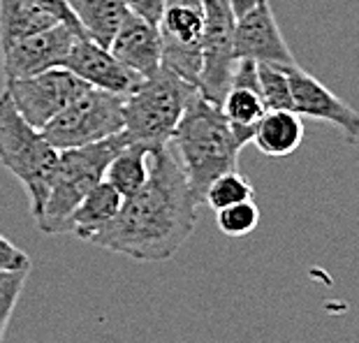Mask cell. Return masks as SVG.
Segmentation results:
<instances>
[{"label": "cell", "instance_id": "cell-1", "mask_svg": "<svg viewBox=\"0 0 359 343\" xmlns=\"http://www.w3.org/2000/svg\"><path fill=\"white\" fill-rule=\"evenodd\" d=\"M197 209L200 202L170 142L158 144L151 149L147 184L123 197L116 218L90 237V243L135 262H167L193 237Z\"/></svg>", "mask_w": 359, "mask_h": 343}, {"label": "cell", "instance_id": "cell-2", "mask_svg": "<svg viewBox=\"0 0 359 343\" xmlns=\"http://www.w3.org/2000/svg\"><path fill=\"white\" fill-rule=\"evenodd\" d=\"M170 147L200 204L213 179L236 170L239 151L243 149L220 112V105L206 100L202 93H197L186 107L177 130L170 137Z\"/></svg>", "mask_w": 359, "mask_h": 343}, {"label": "cell", "instance_id": "cell-3", "mask_svg": "<svg viewBox=\"0 0 359 343\" xmlns=\"http://www.w3.org/2000/svg\"><path fill=\"white\" fill-rule=\"evenodd\" d=\"M126 144V135L118 133L102 142L86 144V147L58 151V163L47 202H44L42 213L35 218L37 227L44 234H67L72 211L90 190L104 181L107 165Z\"/></svg>", "mask_w": 359, "mask_h": 343}, {"label": "cell", "instance_id": "cell-4", "mask_svg": "<svg viewBox=\"0 0 359 343\" xmlns=\"http://www.w3.org/2000/svg\"><path fill=\"white\" fill-rule=\"evenodd\" d=\"M200 93L195 83L179 77L167 65L144 77L123 97V135L128 142L167 144L190 100Z\"/></svg>", "mask_w": 359, "mask_h": 343}, {"label": "cell", "instance_id": "cell-5", "mask_svg": "<svg viewBox=\"0 0 359 343\" xmlns=\"http://www.w3.org/2000/svg\"><path fill=\"white\" fill-rule=\"evenodd\" d=\"M58 151L21 116L10 93H0V165L10 170L30 197V211L37 218L47 202L53 172H56Z\"/></svg>", "mask_w": 359, "mask_h": 343}, {"label": "cell", "instance_id": "cell-6", "mask_svg": "<svg viewBox=\"0 0 359 343\" xmlns=\"http://www.w3.org/2000/svg\"><path fill=\"white\" fill-rule=\"evenodd\" d=\"M118 133H123V95L93 86L42 128V135L56 151L86 147Z\"/></svg>", "mask_w": 359, "mask_h": 343}, {"label": "cell", "instance_id": "cell-7", "mask_svg": "<svg viewBox=\"0 0 359 343\" xmlns=\"http://www.w3.org/2000/svg\"><path fill=\"white\" fill-rule=\"evenodd\" d=\"M163 37V65L190 83H200L204 0H165L158 21Z\"/></svg>", "mask_w": 359, "mask_h": 343}, {"label": "cell", "instance_id": "cell-8", "mask_svg": "<svg viewBox=\"0 0 359 343\" xmlns=\"http://www.w3.org/2000/svg\"><path fill=\"white\" fill-rule=\"evenodd\" d=\"M236 14L232 0H204V37H202V72L200 93L206 100L220 105L232 81Z\"/></svg>", "mask_w": 359, "mask_h": 343}, {"label": "cell", "instance_id": "cell-9", "mask_svg": "<svg viewBox=\"0 0 359 343\" xmlns=\"http://www.w3.org/2000/svg\"><path fill=\"white\" fill-rule=\"evenodd\" d=\"M86 88L88 83L65 67H51V70L33 74V77L5 81V90L10 93L17 112L37 130H42L56 114L63 112Z\"/></svg>", "mask_w": 359, "mask_h": 343}, {"label": "cell", "instance_id": "cell-10", "mask_svg": "<svg viewBox=\"0 0 359 343\" xmlns=\"http://www.w3.org/2000/svg\"><path fill=\"white\" fill-rule=\"evenodd\" d=\"M79 37L81 35L72 26L58 21V24L40 30V33H33L24 40L14 42L10 49L0 51L3 53L5 81L33 77V74L47 72L51 67H60Z\"/></svg>", "mask_w": 359, "mask_h": 343}, {"label": "cell", "instance_id": "cell-11", "mask_svg": "<svg viewBox=\"0 0 359 343\" xmlns=\"http://www.w3.org/2000/svg\"><path fill=\"white\" fill-rule=\"evenodd\" d=\"M290 79V93H292V109L299 116H309L316 121L336 126L348 142L359 140V112L348 102H343L339 95H334L323 81L313 77L297 63L285 65Z\"/></svg>", "mask_w": 359, "mask_h": 343}, {"label": "cell", "instance_id": "cell-12", "mask_svg": "<svg viewBox=\"0 0 359 343\" xmlns=\"http://www.w3.org/2000/svg\"><path fill=\"white\" fill-rule=\"evenodd\" d=\"M234 56L236 60L255 63L292 65L297 63L273 17L269 0H257L248 12L236 17L234 26Z\"/></svg>", "mask_w": 359, "mask_h": 343}, {"label": "cell", "instance_id": "cell-13", "mask_svg": "<svg viewBox=\"0 0 359 343\" xmlns=\"http://www.w3.org/2000/svg\"><path fill=\"white\" fill-rule=\"evenodd\" d=\"M60 67L77 74L88 86L123 97L133 93L142 81L140 74L126 67L109 49L100 47L90 37H79Z\"/></svg>", "mask_w": 359, "mask_h": 343}, {"label": "cell", "instance_id": "cell-14", "mask_svg": "<svg viewBox=\"0 0 359 343\" xmlns=\"http://www.w3.org/2000/svg\"><path fill=\"white\" fill-rule=\"evenodd\" d=\"M220 112L230 123L234 137L241 142V147L250 144L255 126L266 112L262 93H259L255 60H236L232 81L220 100Z\"/></svg>", "mask_w": 359, "mask_h": 343}, {"label": "cell", "instance_id": "cell-15", "mask_svg": "<svg viewBox=\"0 0 359 343\" xmlns=\"http://www.w3.org/2000/svg\"><path fill=\"white\" fill-rule=\"evenodd\" d=\"M109 51L140 77H151L163 65V37L156 24L130 12L118 26Z\"/></svg>", "mask_w": 359, "mask_h": 343}, {"label": "cell", "instance_id": "cell-16", "mask_svg": "<svg viewBox=\"0 0 359 343\" xmlns=\"http://www.w3.org/2000/svg\"><path fill=\"white\" fill-rule=\"evenodd\" d=\"M304 142V121L294 109H266L255 126L253 140L259 154L269 158L292 156Z\"/></svg>", "mask_w": 359, "mask_h": 343}, {"label": "cell", "instance_id": "cell-17", "mask_svg": "<svg viewBox=\"0 0 359 343\" xmlns=\"http://www.w3.org/2000/svg\"><path fill=\"white\" fill-rule=\"evenodd\" d=\"M123 204V195L107 181H100L90 193L77 204L72 211L70 223H67V234H74L77 239L90 241L97 232L104 230L107 225L116 218Z\"/></svg>", "mask_w": 359, "mask_h": 343}, {"label": "cell", "instance_id": "cell-18", "mask_svg": "<svg viewBox=\"0 0 359 343\" xmlns=\"http://www.w3.org/2000/svg\"><path fill=\"white\" fill-rule=\"evenodd\" d=\"M67 5L86 37L104 49H109L118 26L130 14L128 0H67Z\"/></svg>", "mask_w": 359, "mask_h": 343}, {"label": "cell", "instance_id": "cell-19", "mask_svg": "<svg viewBox=\"0 0 359 343\" xmlns=\"http://www.w3.org/2000/svg\"><path fill=\"white\" fill-rule=\"evenodd\" d=\"M151 149H154V144L128 142L126 147L111 158V163L107 165L104 181L107 184H111L123 197L135 195L149 179Z\"/></svg>", "mask_w": 359, "mask_h": 343}, {"label": "cell", "instance_id": "cell-20", "mask_svg": "<svg viewBox=\"0 0 359 343\" xmlns=\"http://www.w3.org/2000/svg\"><path fill=\"white\" fill-rule=\"evenodd\" d=\"M53 24H58L56 17L28 0H0V51Z\"/></svg>", "mask_w": 359, "mask_h": 343}, {"label": "cell", "instance_id": "cell-21", "mask_svg": "<svg viewBox=\"0 0 359 343\" xmlns=\"http://www.w3.org/2000/svg\"><path fill=\"white\" fill-rule=\"evenodd\" d=\"M253 197H255L253 184H250L239 170H232V172L220 174L218 179L211 181L209 188L204 190L202 204H206V207L213 211H218V209L232 207V204L253 200Z\"/></svg>", "mask_w": 359, "mask_h": 343}, {"label": "cell", "instance_id": "cell-22", "mask_svg": "<svg viewBox=\"0 0 359 343\" xmlns=\"http://www.w3.org/2000/svg\"><path fill=\"white\" fill-rule=\"evenodd\" d=\"M259 93L266 109H292V93H290V79L285 65L255 63Z\"/></svg>", "mask_w": 359, "mask_h": 343}, {"label": "cell", "instance_id": "cell-23", "mask_svg": "<svg viewBox=\"0 0 359 343\" xmlns=\"http://www.w3.org/2000/svg\"><path fill=\"white\" fill-rule=\"evenodd\" d=\"M216 225L225 237H232V239L246 237V234H250L259 225V209L255 200H246V202L232 204V207L218 209Z\"/></svg>", "mask_w": 359, "mask_h": 343}, {"label": "cell", "instance_id": "cell-24", "mask_svg": "<svg viewBox=\"0 0 359 343\" xmlns=\"http://www.w3.org/2000/svg\"><path fill=\"white\" fill-rule=\"evenodd\" d=\"M28 274H30V267L0 271V343H3L7 325H10V318L19 302V295L26 285Z\"/></svg>", "mask_w": 359, "mask_h": 343}, {"label": "cell", "instance_id": "cell-25", "mask_svg": "<svg viewBox=\"0 0 359 343\" xmlns=\"http://www.w3.org/2000/svg\"><path fill=\"white\" fill-rule=\"evenodd\" d=\"M28 3L40 7V10H44V12H49L51 17H56L58 21H63V24H67V26H72L81 37H86V33H83L81 26H79L77 17H74L70 5H67V0H28Z\"/></svg>", "mask_w": 359, "mask_h": 343}, {"label": "cell", "instance_id": "cell-26", "mask_svg": "<svg viewBox=\"0 0 359 343\" xmlns=\"http://www.w3.org/2000/svg\"><path fill=\"white\" fill-rule=\"evenodd\" d=\"M24 267H30L28 255L21 248L14 246L12 241H7L5 237H0V271L24 269Z\"/></svg>", "mask_w": 359, "mask_h": 343}, {"label": "cell", "instance_id": "cell-27", "mask_svg": "<svg viewBox=\"0 0 359 343\" xmlns=\"http://www.w3.org/2000/svg\"><path fill=\"white\" fill-rule=\"evenodd\" d=\"M128 7L130 12L137 14V17L151 21V24L158 26L160 21V14H163V7H165V0H128Z\"/></svg>", "mask_w": 359, "mask_h": 343}, {"label": "cell", "instance_id": "cell-28", "mask_svg": "<svg viewBox=\"0 0 359 343\" xmlns=\"http://www.w3.org/2000/svg\"><path fill=\"white\" fill-rule=\"evenodd\" d=\"M255 3H257V0H232V10H234L236 17H241V14L248 12Z\"/></svg>", "mask_w": 359, "mask_h": 343}]
</instances>
